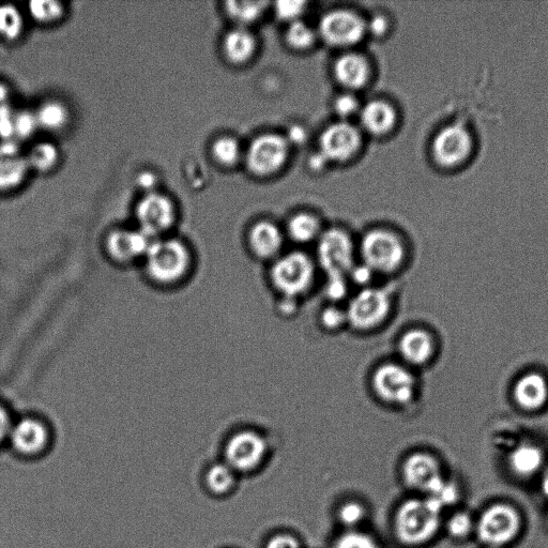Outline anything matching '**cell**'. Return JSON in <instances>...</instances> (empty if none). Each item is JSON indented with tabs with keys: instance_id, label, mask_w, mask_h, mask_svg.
I'll return each instance as SVG.
<instances>
[{
	"instance_id": "obj_34",
	"label": "cell",
	"mask_w": 548,
	"mask_h": 548,
	"mask_svg": "<svg viewBox=\"0 0 548 548\" xmlns=\"http://www.w3.org/2000/svg\"><path fill=\"white\" fill-rule=\"evenodd\" d=\"M268 3L263 2H227L225 10L228 17L245 26L260 19Z\"/></svg>"
},
{
	"instance_id": "obj_26",
	"label": "cell",
	"mask_w": 548,
	"mask_h": 548,
	"mask_svg": "<svg viewBox=\"0 0 548 548\" xmlns=\"http://www.w3.org/2000/svg\"><path fill=\"white\" fill-rule=\"evenodd\" d=\"M25 155L30 172L39 174L54 172L62 160V152L52 141L34 143L25 151Z\"/></svg>"
},
{
	"instance_id": "obj_46",
	"label": "cell",
	"mask_w": 548,
	"mask_h": 548,
	"mask_svg": "<svg viewBox=\"0 0 548 548\" xmlns=\"http://www.w3.org/2000/svg\"><path fill=\"white\" fill-rule=\"evenodd\" d=\"M13 422L8 409L0 404V445L8 440Z\"/></svg>"
},
{
	"instance_id": "obj_45",
	"label": "cell",
	"mask_w": 548,
	"mask_h": 548,
	"mask_svg": "<svg viewBox=\"0 0 548 548\" xmlns=\"http://www.w3.org/2000/svg\"><path fill=\"white\" fill-rule=\"evenodd\" d=\"M136 185L144 194L158 191L159 178L158 175L151 171H143L136 177Z\"/></svg>"
},
{
	"instance_id": "obj_48",
	"label": "cell",
	"mask_w": 548,
	"mask_h": 548,
	"mask_svg": "<svg viewBox=\"0 0 548 548\" xmlns=\"http://www.w3.org/2000/svg\"><path fill=\"white\" fill-rule=\"evenodd\" d=\"M12 105V91L11 88L0 82V112L9 108Z\"/></svg>"
},
{
	"instance_id": "obj_21",
	"label": "cell",
	"mask_w": 548,
	"mask_h": 548,
	"mask_svg": "<svg viewBox=\"0 0 548 548\" xmlns=\"http://www.w3.org/2000/svg\"><path fill=\"white\" fill-rule=\"evenodd\" d=\"M434 341L431 334L421 330L413 329L403 334L399 342V353L401 358L409 365H423L434 355Z\"/></svg>"
},
{
	"instance_id": "obj_18",
	"label": "cell",
	"mask_w": 548,
	"mask_h": 548,
	"mask_svg": "<svg viewBox=\"0 0 548 548\" xmlns=\"http://www.w3.org/2000/svg\"><path fill=\"white\" fill-rule=\"evenodd\" d=\"M30 173L25 151L14 142H0V193L21 188Z\"/></svg>"
},
{
	"instance_id": "obj_49",
	"label": "cell",
	"mask_w": 548,
	"mask_h": 548,
	"mask_svg": "<svg viewBox=\"0 0 548 548\" xmlns=\"http://www.w3.org/2000/svg\"><path fill=\"white\" fill-rule=\"evenodd\" d=\"M387 28H388V24L383 17H375L367 25V30L369 29L370 32L374 35L385 34Z\"/></svg>"
},
{
	"instance_id": "obj_25",
	"label": "cell",
	"mask_w": 548,
	"mask_h": 548,
	"mask_svg": "<svg viewBox=\"0 0 548 548\" xmlns=\"http://www.w3.org/2000/svg\"><path fill=\"white\" fill-rule=\"evenodd\" d=\"M360 123L365 131L373 135L388 133L397 121V114L392 106L383 101H373L359 112Z\"/></svg>"
},
{
	"instance_id": "obj_33",
	"label": "cell",
	"mask_w": 548,
	"mask_h": 548,
	"mask_svg": "<svg viewBox=\"0 0 548 548\" xmlns=\"http://www.w3.org/2000/svg\"><path fill=\"white\" fill-rule=\"evenodd\" d=\"M288 234L298 243H309L321 237V224L310 213H300L289 221Z\"/></svg>"
},
{
	"instance_id": "obj_35",
	"label": "cell",
	"mask_w": 548,
	"mask_h": 548,
	"mask_svg": "<svg viewBox=\"0 0 548 548\" xmlns=\"http://www.w3.org/2000/svg\"><path fill=\"white\" fill-rule=\"evenodd\" d=\"M213 160L223 166H232L241 156L239 143L231 136H221L211 145Z\"/></svg>"
},
{
	"instance_id": "obj_42",
	"label": "cell",
	"mask_w": 548,
	"mask_h": 548,
	"mask_svg": "<svg viewBox=\"0 0 548 548\" xmlns=\"http://www.w3.org/2000/svg\"><path fill=\"white\" fill-rule=\"evenodd\" d=\"M265 548H302L300 540L287 532L273 535L265 544Z\"/></svg>"
},
{
	"instance_id": "obj_16",
	"label": "cell",
	"mask_w": 548,
	"mask_h": 548,
	"mask_svg": "<svg viewBox=\"0 0 548 548\" xmlns=\"http://www.w3.org/2000/svg\"><path fill=\"white\" fill-rule=\"evenodd\" d=\"M8 440L21 455L35 456L47 450L51 434L48 425L42 420L26 417L13 422Z\"/></svg>"
},
{
	"instance_id": "obj_14",
	"label": "cell",
	"mask_w": 548,
	"mask_h": 548,
	"mask_svg": "<svg viewBox=\"0 0 548 548\" xmlns=\"http://www.w3.org/2000/svg\"><path fill=\"white\" fill-rule=\"evenodd\" d=\"M288 158V143L283 136L265 134L248 149L247 163L256 175H269L281 169Z\"/></svg>"
},
{
	"instance_id": "obj_43",
	"label": "cell",
	"mask_w": 548,
	"mask_h": 548,
	"mask_svg": "<svg viewBox=\"0 0 548 548\" xmlns=\"http://www.w3.org/2000/svg\"><path fill=\"white\" fill-rule=\"evenodd\" d=\"M347 293V283L345 277L328 278L326 294L331 300H340Z\"/></svg>"
},
{
	"instance_id": "obj_9",
	"label": "cell",
	"mask_w": 548,
	"mask_h": 548,
	"mask_svg": "<svg viewBox=\"0 0 548 548\" xmlns=\"http://www.w3.org/2000/svg\"><path fill=\"white\" fill-rule=\"evenodd\" d=\"M268 453L266 439L253 431H241L227 440L224 463L236 474H249L261 467Z\"/></svg>"
},
{
	"instance_id": "obj_41",
	"label": "cell",
	"mask_w": 548,
	"mask_h": 548,
	"mask_svg": "<svg viewBox=\"0 0 548 548\" xmlns=\"http://www.w3.org/2000/svg\"><path fill=\"white\" fill-rule=\"evenodd\" d=\"M334 108L342 118H349L360 112L359 101L352 95H343L334 103Z\"/></svg>"
},
{
	"instance_id": "obj_27",
	"label": "cell",
	"mask_w": 548,
	"mask_h": 548,
	"mask_svg": "<svg viewBox=\"0 0 548 548\" xmlns=\"http://www.w3.org/2000/svg\"><path fill=\"white\" fill-rule=\"evenodd\" d=\"M255 48V38L245 27L232 29L223 40L224 55L234 64L247 62L253 56Z\"/></svg>"
},
{
	"instance_id": "obj_7",
	"label": "cell",
	"mask_w": 548,
	"mask_h": 548,
	"mask_svg": "<svg viewBox=\"0 0 548 548\" xmlns=\"http://www.w3.org/2000/svg\"><path fill=\"white\" fill-rule=\"evenodd\" d=\"M317 258L328 278L345 277L355 267L352 238L338 228L322 233L318 238Z\"/></svg>"
},
{
	"instance_id": "obj_13",
	"label": "cell",
	"mask_w": 548,
	"mask_h": 548,
	"mask_svg": "<svg viewBox=\"0 0 548 548\" xmlns=\"http://www.w3.org/2000/svg\"><path fill=\"white\" fill-rule=\"evenodd\" d=\"M367 32V23L354 12L334 10L319 23V35L333 47H349L358 43Z\"/></svg>"
},
{
	"instance_id": "obj_3",
	"label": "cell",
	"mask_w": 548,
	"mask_h": 548,
	"mask_svg": "<svg viewBox=\"0 0 548 548\" xmlns=\"http://www.w3.org/2000/svg\"><path fill=\"white\" fill-rule=\"evenodd\" d=\"M192 252L185 241L166 236L152 240L144 257L147 276L160 285L184 281L192 267Z\"/></svg>"
},
{
	"instance_id": "obj_1",
	"label": "cell",
	"mask_w": 548,
	"mask_h": 548,
	"mask_svg": "<svg viewBox=\"0 0 548 548\" xmlns=\"http://www.w3.org/2000/svg\"><path fill=\"white\" fill-rule=\"evenodd\" d=\"M444 516L430 499L423 496L408 498L395 511V537L409 547L429 544L443 531Z\"/></svg>"
},
{
	"instance_id": "obj_2",
	"label": "cell",
	"mask_w": 548,
	"mask_h": 548,
	"mask_svg": "<svg viewBox=\"0 0 548 548\" xmlns=\"http://www.w3.org/2000/svg\"><path fill=\"white\" fill-rule=\"evenodd\" d=\"M525 528L519 508L508 501H496L476 515L475 539L482 547L510 548L519 541Z\"/></svg>"
},
{
	"instance_id": "obj_6",
	"label": "cell",
	"mask_w": 548,
	"mask_h": 548,
	"mask_svg": "<svg viewBox=\"0 0 548 548\" xmlns=\"http://www.w3.org/2000/svg\"><path fill=\"white\" fill-rule=\"evenodd\" d=\"M360 253L363 265L374 273H391L398 270L405 258L401 239L388 231L376 230L362 239Z\"/></svg>"
},
{
	"instance_id": "obj_5",
	"label": "cell",
	"mask_w": 548,
	"mask_h": 548,
	"mask_svg": "<svg viewBox=\"0 0 548 548\" xmlns=\"http://www.w3.org/2000/svg\"><path fill=\"white\" fill-rule=\"evenodd\" d=\"M271 282L288 299L307 293L315 279L312 258L301 252L281 256L271 268Z\"/></svg>"
},
{
	"instance_id": "obj_22",
	"label": "cell",
	"mask_w": 548,
	"mask_h": 548,
	"mask_svg": "<svg viewBox=\"0 0 548 548\" xmlns=\"http://www.w3.org/2000/svg\"><path fill=\"white\" fill-rule=\"evenodd\" d=\"M514 399L523 409L542 408L548 399V386L543 376L530 373L523 376L514 388Z\"/></svg>"
},
{
	"instance_id": "obj_39",
	"label": "cell",
	"mask_w": 548,
	"mask_h": 548,
	"mask_svg": "<svg viewBox=\"0 0 548 548\" xmlns=\"http://www.w3.org/2000/svg\"><path fill=\"white\" fill-rule=\"evenodd\" d=\"M316 35L314 30L302 21L291 23L287 29L286 40L291 47L297 50H306L314 44Z\"/></svg>"
},
{
	"instance_id": "obj_31",
	"label": "cell",
	"mask_w": 548,
	"mask_h": 548,
	"mask_svg": "<svg viewBox=\"0 0 548 548\" xmlns=\"http://www.w3.org/2000/svg\"><path fill=\"white\" fill-rule=\"evenodd\" d=\"M423 497L430 499L434 506L445 514L459 508L463 498V490L459 481L447 477L433 493Z\"/></svg>"
},
{
	"instance_id": "obj_23",
	"label": "cell",
	"mask_w": 548,
	"mask_h": 548,
	"mask_svg": "<svg viewBox=\"0 0 548 548\" xmlns=\"http://www.w3.org/2000/svg\"><path fill=\"white\" fill-rule=\"evenodd\" d=\"M253 253L263 260L276 257L283 246V235L277 225L260 222L253 226L249 236Z\"/></svg>"
},
{
	"instance_id": "obj_30",
	"label": "cell",
	"mask_w": 548,
	"mask_h": 548,
	"mask_svg": "<svg viewBox=\"0 0 548 548\" xmlns=\"http://www.w3.org/2000/svg\"><path fill=\"white\" fill-rule=\"evenodd\" d=\"M66 11L65 4L57 0H34L27 8L29 19L42 26H53L62 22Z\"/></svg>"
},
{
	"instance_id": "obj_37",
	"label": "cell",
	"mask_w": 548,
	"mask_h": 548,
	"mask_svg": "<svg viewBox=\"0 0 548 548\" xmlns=\"http://www.w3.org/2000/svg\"><path fill=\"white\" fill-rule=\"evenodd\" d=\"M368 517V510L357 500H347L338 510V519L345 530L360 529Z\"/></svg>"
},
{
	"instance_id": "obj_44",
	"label": "cell",
	"mask_w": 548,
	"mask_h": 548,
	"mask_svg": "<svg viewBox=\"0 0 548 548\" xmlns=\"http://www.w3.org/2000/svg\"><path fill=\"white\" fill-rule=\"evenodd\" d=\"M347 322L346 311L342 312L337 308H329L323 313V324L329 329H337Z\"/></svg>"
},
{
	"instance_id": "obj_38",
	"label": "cell",
	"mask_w": 548,
	"mask_h": 548,
	"mask_svg": "<svg viewBox=\"0 0 548 548\" xmlns=\"http://www.w3.org/2000/svg\"><path fill=\"white\" fill-rule=\"evenodd\" d=\"M332 548H383L368 532L361 529L345 530L333 542Z\"/></svg>"
},
{
	"instance_id": "obj_32",
	"label": "cell",
	"mask_w": 548,
	"mask_h": 548,
	"mask_svg": "<svg viewBox=\"0 0 548 548\" xmlns=\"http://www.w3.org/2000/svg\"><path fill=\"white\" fill-rule=\"evenodd\" d=\"M236 480L237 474L224 462L212 465L205 476L207 489L217 496L231 493L236 485Z\"/></svg>"
},
{
	"instance_id": "obj_28",
	"label": "cell",
	"mask_w": 548,
	"mask_h": 548,
	"mask_svg": "<svg viewBox=\"0 0 548 548\" xmlns=\"http://www.w3.org/2000/svg\"><path fill=\"white\" fill-rule=\"evenodd\" d=\"M443 531L454 542L464 543L476 536V515L461 508L444 516Z\"/></svg>"
},
{
	"instance_id": "obj_4",
	"label": "cell",
	"mask_w": 548,
	"mask_h": 548,
	"mask_svg": "<svg viewBox=\"0 0 548 548\" xmlns=\"http://www.w3.org/2000/svg\"><path fill=\"white\" fill-rule=\"evenodd\" d=\"M136 227L151 240L166 237L178 220V207L172 196L161 191L143 194L134 209Z\"/></svg>"
},
{
	"instance_id": "obj_51",
	"label": "cell",
	"mask_w": 548,
	"mask_h": 548,
	"mask_svg": "<svg viewBox=\"0 0 548 548\" xmlns=\"http://www.w3.org/2000/svg\"><path fill=\"white\" fill-rule=\"evenodd\" d=\"M484 548H497V547H484Z\"/></svg>"
},
{
	"instance_id": "obj_11",
	"label": "cell",
	"mask_w": 548,
	"mask_h": 548,
	"mask_svg": "<svg viewBox=\"0 0 548 548\" xmlns=\"http://www.w3.org/2000/svg\"><path fill=\"white\" fill-rule=\"evenodd\" d=\"M391 301L383 289L364 288L350 299L347 322L358 330H370L383 324L390 313Z\"/></svg>"
},
{
	"instance_id": "obj_12",
	"label": "cell",
	"mask_w": 548,
	"mask_h": 548,
	"mask_svg": "<svg viewBox=\"0 0 548 548\" xmlns=\"http://www.w3.org/2000/svg\"><path fill=\"white\" fill-rule=\"evenodd\" d=\"M447 477L440 461L428 452L411 453L402 465L405 485L419 496L433 493Z\"/></svg>"
},
{
	"instance_id": "obj_24",
	"label": "cell",
	"mask_w": 548,
	"mask_h": 548,
	"mask_svg": "<svg viewBox=\"0 0 548 548\" xmlns=\"http://www.w3.org/2000/svg\"><path fill=\"white\" fill-rule=\"evenodd\" d=\"M334 74L340 84L357 89L368 82L370 68L367 60L358 54H345L334 65Z\"/></svg>"
},
{
	"instance_id": "obj_8",
	"label": "cell",
	"mask_w": 548,
	"mask_h": 548,
	"mask_svg": "<svg viewBox=\"0 0 548 548\" xmlns=\"http://www.w3.org/2000/svg\"><path fill=\"white\" fill-rule=\"evenodd\" d=\"M377 397L391 405H404L413 400L416 379L405 365L385 363L375 371L372 379Z\"/></svg>"
},
{
	"instance_id": "obj_29",
	"label": "cell",
	"mask_w": 548,
	"mask_h": 548,
	"mask_svg": "<svg viewBox=\"0 0 548 548\" xmlns=\"http://www.w3.org/2000/svg\"><path fill=\"white\" fill-rule=\"evenodd\" d=\"M26 29V14L18 6L0 5V37L9 42L22 38Z\"/></svg>"
},
{
	"instance_id": "obj_17",
	"label": "cell",
	"mask_w": 548,
	"mask_h": 548,
	"mask_svg": "<svg viewBox=\"0 0 548 548\" xmlns=\"http://www.w3.org/2000/svg\"><path fill=\"white\" fill-rule=\"evenodd\" d=\"M361 144L359 130L348 123L328 127L319 140L321 155L327 161L343 162L352 158Z\"/></svg>"
},
{
	"instance_id": "obj_40",
	"label": "cell",
	"mask_w": 548,
	"mask_h": 548,
	"mask_svg": "<svg viewBox=\"0 0 548 548\" xmlns=\"http://www.w3.org/2000/svg\"><path fill=\"white\" fill-rule=\"evenodd\" d=\"M304 7H306V3L303 2H279L274 10H276L279 19L294 23L299 21Z\"/></svg>"
},
{
	"instance_id": "obj_36",
	"label": "cell",
	"mask_w": 548,
	"mask_h": 548,
	"mask_svg": "<svg viewBox=\"0 0 548 548\" xmlns=\"http://www.w3.org/2000/svg\"><path fill=\"white\" fill-rule=\"evenodd\" d=\"M40 131L34 111L15 109L13 124V140L22 144L29 141Z\"/></svg>"
},
{
	"instance_id": "obj_10",
	"label": "cell",
	"mask_w": 548,
	"mask_h": 548,
	"mask_svg": "<svg viewBox=\"0 0 548 548\" xmlns=\"http://www.w3.org/2000/svg\"><path fill=\"white\" fill-rule=\"evenodd\" d=\"M475 140L463 124H451L441 129L432 146L433 157L438 165L452 169L464 164L473 155Z\"/></svg>"
},
{
	"instance_id": "obj_15",
	"label": "cell",
	"mask_w": 548,
	"mask_h": 548,
	"mask_svg": "<svg viewBox=\"0 0 548 548\" xmlns=\"http://www.w3.org/2000/svg\"><path fill=\"white\" fill-rule=\"evenodd\" d=\"M151 241L136 226L119 227L106 236L105 249L115 262L131 264L144 260Z\"/></svg>"
},
{
	"instance_id": "obj_19",
	"label": "cell",
	"mask_w": 548,
	"mask_h": 548,
	"mask_svg": "<svg viewBox=\"0 0 548 548\" xmlns=\"http://www.w3.org/2000/svg\"><path fill=\"white\" fill-rule=\"evenodd\" d=\"M546 464L544 451L536 444L523 443L508 456L511 474L522 481L538 479Z\"/></svg>"
},
{
	"instance_id": "obj_20",
	"label": "cell",
	"mask_w": 548,
	"mask_h": 548,
	"mask_svg": "<svg viewBox=\"0 0 548 548\" xmlns=\"http://www.w3.org/2000/svg\"><path fill=\"white\" fill-rule=\"evenodd\" d=\"M40 131L50 134L65 132L72 123L70 106L63 100L49 98L34 110Z\"/></svg>"
},
{
	"instance_id": "obj_50",
	"label": "cell",
	"mask_w": 548,
	"mask_h": 548,
	"mask_svg": "<svg viewBox=\"0 0 548 548\" xmlns=\"http://www.w3.org/2000/svg\"><path fill=\"white\" fill-rule=\"evenodd\" d=\"M538 485L542 497L548 502V462L538 478Z\"/></svg>"
},
{
	"instance_id": "obj_47",
	"label": "cell",
	"mask_w": 548,
	"mask_h": 548,
	"mask_svg": "<svg viewBox=\"0 0 548 548\" xmlns=\"http://www.w3.org/2000/svg\"><path fill=\"white\" fill-rule=\"evenodd\" d=\"M349 273L352 274L355 282L363 284L370 281L374 272L369 267L362 265L355 266Z\"/></svg>"
}]
</instances>
